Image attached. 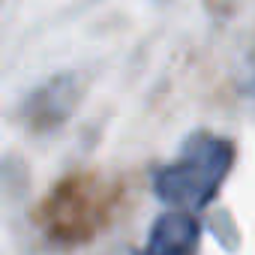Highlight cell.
I'll return each instance as SVG.
<instances>
[{
    "label": "cell",
    "instance_id": "cell-3",
    "mask_svg": "<svg viewBox=\"0 0 255 255\" xmlns=\"http://www.w3.org/2000/svg\"><path fill=\"white\" fill-rule=\"evenodd\" d=\"M201 222L186 210H168L153 219L144 249L135 255H198Z\"/></svg>",
    "mask_w": 255,
    "mask_h": 255
},
{
    "label": "cell",
    "instance_id": "cell-2",
    "mask_svg": "<svg viewBox=\"0 0 255 255\" xmlns=\"http://www.w3.org/2000/svg\"><path fill=\"white\" fill-rule=\"evenodd\" d=\"M81 90H84L81 75H72V72L54 75L51 81H45L24 99L18 117L33 132H48L54 126L66 123V117L75 111V105L81 99Z\"/></svg>",
    "mask_w": 255,
    "mask_h": 255
},
{
    "label": "cell",
    "instance_id": "cell-1",
    "mask_svg": "<svg viewBox=\"0 0 255 255\" xmlns=\"http://www.w3.org/2000/svg\"><path fill=\"white\" fill-rule=\"evenodd\" d=\"M234 159V141L198 129L180 144L177 159H171L153 174V195L174 210H204L231 174Z\"/></svg>",
    "mask_w": 255,
    "mask_h": 255
}]
</instances>
